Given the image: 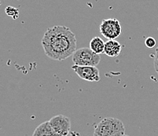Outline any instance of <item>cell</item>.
Returning <instances> with one entry per match:
<instances>
[{"label":"cell","mask_w":158,"mask_h":136,"mask_svg":"<svg viewBox=\"0 0 158 136\" xmlns=\"http://www.w3.org/2000/svg\"><path fill=\"white\" fill-rule=\"evenodd\" d=\"M72 57L74 65L80 66H97L101 61L100 55L91 51L90 47L77 50Z\"/></svg>","instance_id":"3"},{"label":"cell","mask_w":158,"mask_h":136,"mask_svg":"<svg viewBox=\"0 0 158 136\" xmlns=\"http://www.w3.org/2000/svg\"><path fill=\"white\" fill-rule=\"evenodd\" d=\"M72 68L79 77L88 82H98L100 80L99 70L96 66H80L73 65Z\"/></svg>","instance_id":"5"},{"label":"cell","mask_w":158,"mask_h":136,"mask_svg":"<svg viewBox=\"0 0 158 136\" xmlns=\"http://www.w3.org/2000/svg\"><path fill=\"white\" fill-rule=\"evenodd\" d=\"M53 129L61 136H69L71 129V121L64 115L54 116L49 121Z\"/></svg>","instance_id":"6"},{"label":"cell","mask_w":158,"mask_h":136,"mask_svg":"<svg viewBox=\"0 0 158 136\" xmlns=\"http://www.w3.org/2000/svg\"><path fill=\"white\" fill-rule=\"evenodd\" d=\"M122 136H129V135H127V134H123V135H122Z\"/></svg>","instance_id":"12"},{"label":"cell","mask_w":158,"mask_h":136,"mask_svg":"<svg viewBox=\"0 0 158 136\" xmlns=\"http://www.w3.org/2000/svg\"><path fill=\"white\" fill-rule=\"evenodd\" d=\"M32 136H61L57 134L51 127V124L48 121L42 123L35 128L33 132Z\"/></svg>","instance_id":"8"},{"label":"cell","mask_w":158,"mask_h":136,"mask_svg":"<svg viewBox=\"0 0 158 136\" xmlns=\"http://www.w3.org/2000/svg\"><path fill=\"white\" fill-rule=\"evenodd\" d=\"M105 46H106V43H104V41L100 37L96 36L92 38V39L90 40L89 47L95 54L100 55L105 52Z\"/></svg>","instance_id":"9"},{"label":"cell","mask_w":158,"mask_h":136,"mask_svg":"<svg viewBox=\"0 0 158 136\" xmlns=\"http://www.w3.org/2000/svg\"><path fill=\"white\" fill-rule=\"evenodd\" d=\"M156 43L155 39L153 38V37H148V38L146 39L145 40V45L148 47V48H153L156 46Z\"/></svg>","instance_id":"10"},{"label":"cell","mask_w":158,"mask_h":136,"mask_svg":"<svg viewBox=\"0 0 158 136\" xmlns=\"http://www.w3.org/2000/svg\"><path fill=\"white\" fill-rule=\"evenodd\" d=\"M121 44L115 39H109L106 43L104 54H106L108 57H110V58L118 57L121 53Z\"/></svg>","instance_id":"7"},{"label":"cell","mask_w":158,"mask_h":136,"mask_svg":"<svg viewBox=\"0 0 158 136\" xmlns=\"http://www.w3.org/2000/svg\"><path fill=\"white\" fill-rule=\"evenodd\" d=\"M125 134V126L115 117H106L101 120L94 128V136H122Z\"/></svg>","instance_id":"2"},{"label":"cell","mask_w":158,"mask_h":136,"mask_svg":"<svg viewBox=\"0 0 158 136\" xmlns=\"http://www.w3.org/2000/svg\"><path fill=\"white\" fill-rule=\"evenodd\" d=\"M99 30L105 38L116 39L121 35V24L116 18H108L102 21Z\"/></svg>","instance_id":"4"},{"label":"cell","mask_w":158,"mask_h":136,"mask_svg":"<svg viewBox=\"0 0 158 136\" xmlns=\"http://www.w3.org/2000/svg\"><path fill=\"white\" fill-rule=\"evenodd\" d=\"M153 62H154V68L155 71L156 73L158 74V47L156 49L154 54V59H153Z\"/></svg>","instance_id":"11"},{"label":"cell","mask_w":158,"mask_h":136,"mask_svg":"<svg viewBox=\"0 0 158 136\" xmlns=\"http://www.w3.org/2000/svg\"><path fill=\"white\" fill-rule=\"evenodd\" d=\"M77 42L76 35L69 28L64 25H54L47 28L41 43L48 58L61 61L73 56L77 51Z\"/></svg>","instance_id":"1"}]
</instances>
